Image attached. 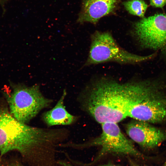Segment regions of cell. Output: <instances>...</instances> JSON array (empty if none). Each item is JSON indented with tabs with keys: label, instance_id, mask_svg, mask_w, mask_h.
<instances>
[{
	"label": "cell",
	"instance_id": "277c9868",
	"mask_svg": "<svg viewBox=\"0 0 166 166\" xmlns=\"http://www.w3.org/2000/svg\"><path fill=\"white\" fill-rule=\"evenodd\" d=\"M88 57L83 67L105 62L138 64L152 59L155 53L142 56L132 53L121 47L108 32L96 31L91 35Z\"/></svg>",
	"mask_w": 166,
	"mask_h": 166
},
{
	"label": "cell",
	"instance_id": "7a4b0ae2",
	"mask_svg": "<svg viewBox=\"0 0 166 166\" xmlns=\"http://www.w3.org/2000/svg\"><path fill=\"white\" fill-rule=\"evenodd\" d=\"M56 128L33 127L16 119L9 111L0 106V152L1 155L13 150L24 155H46L57 143Z\"/></svg>",
	"mask_w": 166,
	"mask_h": 166
},
{
	"label": "cell",
	"instance_id": "5b68a950",
	"mask_svg": "<svg viewBox=\"0 0 166 166\" xmlns=\"http://www.w3.org/2000/svg\"><path fill=\"white\" fill-rule=\"evenodd\" d=\"M101 124V133L98 137L84 144L68 143L67 146L76 148L100 147L99 153L93 162L108 154L143 157L144 155L123 134L117 123L108 122Z\"/></svg>",
	"mask_w": 166,
	"mask_h": 166
},
{
	"label": "cell",
	"instance_id": "7c38bea8",
	"mask_svg": "<svg viewBox=\"0 0 166 166\" xmlns=\"http://www.w3.org/2000/svg\"><path fill=\"white\" fill-rule=\"evenodd\" d=\"M62 165V166H73L72 165H71V164H70L68 163V162H64L63 163ZM101 166H119L114 164H108L104 165Z\"/></svg>",
	"mask_w": 166,
	"mask_h": 166
},
{
	"label": "cell",
	"instance_id": "3957f363",
	"mask_svg": "<svg viewBox=\"0 0 166 166\" xmlns=\"http://www.w3.org/2000/svg\"><path fill=\"white\" fill-rule=\"evenodd\" d=\"M11 89L5 91L10 108V112L17 120L27 124L42 110L49 107L53 100L45 97L40 86L35 84L30 86L22 83L10 81Z\"/></svg>",
	"mask_w": 166,
	"mask_h": 166
},
{
	"label": "cell",
	"instance_id": "4fadbf2b",
	"mask_svg": "<svg viewBox=\"0 0 166 166\" xmlns=\"http://www.w3.org/2000/svg\"><path fill=\"white\" fill-rule=\"evenodd\" d=\"M130 164L131 166H140L137 164L130 160Z\"/></svg>",
	"mask_w": 166,
	"mask_h": 166
},
{
	"label": "cell",
	"instance_id": "5bb4252c",
	"mask_svg": "<svg viewBox=\"0 0 166 166\" xmlns=\"http://www.w3.org/2000/svg\"><path fill=\"white\" fill-rule=\"evenodd\" d=\"M7 0H0V3H3V2H4L5 1H6Z\"/></svg>",
	"mask_w": 166,
	"mask_h": 166
},
{
	"label": "cell",
	"instance_id": "8992f818",
	"mask_svg": "<svg viewBox=\"0 0 166 166\" xmlns=\"http://www.w3.org/2000/svg\"><path fill=\"white\" fill-rule=\"evenodd\" d=\"M132 28L133 34L143 47L155 50L166 48V14L142 18Z\"/></svg>",
	"mask_w": 166,
	"mask_h": 166
},
{
	"label": "cell",
	"instance_id": "9c48e42d",
	"mask_svg": "<svg viewBox=\"0 0 166 166\" xmlns=\"http://www.w3.org/2000/svg\"><path fill=\"white\" fill-rule=\"evenodd\" d=\"M67 94L65 89L55 106L51 109L44 112L42 118L49 127L57 125H69L74 123L78 118L69 113L64 105V100Z\"/></svg>",
	"mask_w": 166,
	"mask_h": 166
},
{
	"label": "cell",
	"instance_id": "6da1fadb",
	"mask_svg": "<svg viewBox=\"0 0 166 166\" xmlns=\"http://www.w3.org/2000/svg\"><path fill=\"white\" fill-rule=\"evenodd\" d=\"M159 85L158 80L121 82L103 78L86 86L77 101L81 109L101 124L117 123L127 117L138 120Z\"/></svg>",
	"mask_w": 166,
	"mask_h": 166
},
{
	"label": "cell",
	"instance_id": "52a82bcc",
	"mask_svg": "<svg viewBox=\"0 0 166 166\" xmlns=\"http://www.w3.org/2000/svg\"><path fill=\"white\" fill-rule=\"evenodd\" d=\"M125 130L131 140L145 148H153L166 140V130L145 121H131L126 125Z\"/></svg>",
	"mask_w": 166,
	"mask_h": 166
},
{
	"label": "cell",
	"instance_id": "30bf717a",
	"mask_svg": "<svg viewBox=\"0 0 166 166\" xmlns=\"http://www.w3.org/2000/svg\"><path fill=\"white\" fill-rule=\"evenodd\" d=\"M122 4L130 14L141 18L144 17L148 5L144 0H128L123 2Z\"/></svg>",
	"mask_w": 166,
	"mask_h": 166
},
{
	"label": "cell",
	"instance_id": "8fae6325",
	"mask_svg": "<svg viewBox=\"0 0 166 166\" xmlns=\"http://www.w3.org/2000/svg\"><path fill=\"white\" fill-rule=\"evenodd\" d=\"M150 3L153 7L162 8L166 5V0H150Z\"/></svg>",
	"mask_w": 166,
	"mask_h": 166
},
{
	"label": "cell",
	"instance_id": "ba28073f",
	"mask_svg": "<svg viewBox=\"0 0 166 166\" xmlns=\"http://www.w3.org/2000/svg\"><path fill=\"white\" fill-rule=\"evenodd\" d=\"M121 0H82L77 22L96 24L102 17L114 12Z\"/></svg>",
	"mask_w": 166,
	"mask_h": 166
},
{
	"label": "cell",
	"instance_id": "9a60e30c",
	"mask_svg": "<svg viewBox=\"0 0 166 166\" xmlns=\"http://www.w3.org/2000/svg\"><path fill=\"white\" fill-rule=\"evenodd\" d=\"M163 166H166V161L165 162Z\"/></svg>",
	"mask_w": 166,
	"mask_h": 166
}]
</instances>
